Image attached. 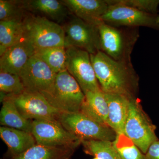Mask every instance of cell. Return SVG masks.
<instances>
[{
  "mask_svg": "<svg viewBox=\"0 0 159 159\" xmlns=\"http://www.w3.org/2000/svg\"><path fill=\"white\" fill-rule=\"evenodd\" d=\"M90 57L99 86L103 93L134 97L138 77L131 62L115 60L101 51L90 54Z\"/></svg>",
  "mask_w": 159,
  "mask_h": 159,
  "instance_id": "cell-1",
  "label": "cell"
},
{
  "mask_svg": "<svg viewBox=\"0 0 159 159\" xmlns=\"http://www.w3.org/2000/svg\"><path fill=\"white\" fill-rule=\"evenodd\" d=\"M98 26L100 51L115 60L131 62V55L140 37L139 28L111 25L102 21Z\"/></svg>",
  "mask_w": 159,
  "mask_h": 159,
  "instance_id": "cell-2",
  "label": "cell"
},
{
  "mask_svg": "<svg viewBox=\"0 0 159 159\" xmlns=\"http://www.w3.org/2000/svg\"><path fill=\"white\" fill-rule=\"evenodd\" d=\"M41 94L61 112H79L85 99L78 83L66 70L58 73L52 87Z\"/></svg>",
  "mask_w": 159,
  "mask_h": 159,
  "instance_id": "cell-3",
  "label": "cell"
},
{
  "mask_svg": "<svg viewBox=\"0 0 159 159\" xmlns=\"http://www.w3.org/2000/svg\"><path fill=\"white\" fill-rule=\"evenodd\" d=\"M24 34L35 50L65 47L62 26L44 16L26 13L23 20Z\"/></svg>",
  "mask_w": 159,
  "mask_h": 159,
  "instance_id": "cell-4",
  "label": "cell"
},
{
  "mask_svg": "<svg viewBox=\"0 0 159 159\" xmlns=\"http://www.w3.org/2000/svg\"><path fill=\"white\" fill-rule=\"evenodd\" d=\"M57 121L81 141L99 140L114 142L117 134L108 125L94 121L80 112H61Z\"/></svg>",
  "mask_w": 159,
  "mask_h": 159,
  "instance_id": "cell-5",
  "label": "cell"
},
{
  "mask_svg": "<svg viewBox=\"0 0 159 159\" xmlns=\"http://www.w3.org/2000/svg\"><path fill=\"white\" fill-rule=\"evenodd\" d=\"M62 26L65 32V48H78L90 54L100 51L98 25L87 22L72 15Z\"/></svg>",
  "mask_w": 159,
  "mask_h": 159,
  "instance_id": "cell-6",
  "label": "cell"
},
{
  "mask_svg": "<svg viewBox=\"0 0 159 159\" xmlns=\"http://www.w3.org/2000/svg\"><path fill=\"white\" fill-rule=\"evenodd\" d=\"M124 134L144 155L150 145L158 140L155 134V126L142 111L134 97L130 99Z\"/></svg>",
  "mask_w": 159,
  "mask_h": 159,
  "instance_id": "cell-7",
  "label": "cell"
},
{
  "mask_svg": "<svg viewBox=\"0 0 159 159\" xmlns=\"http://www.w3.org/2000/svg\"><path fill=\"white\" fill-rule=\"evenodd\" d=\"M65 48L66 69L78 83L84 93L101 90L91 61L90 54L74 47Z\"/></svg>",
  "mask_w": 159,
  "mask_h": 159,
  "instance_id": "cell-8",
  "label": "cell"
},
{
  "mask_svg": "<svg viewBox=\"0 0 159 159\" xmlns=\"http://www.w3.org/2000/svg\"><path fill=\"white\" fill-rule=\"evenodd\" d=\"M110 6L101 20L109 25L121 27H147L159 30V15L139 11L108 0Z\"/></svg>",
  "mask_w": 159,
  "mask_h": 159,
  "instance_id": "cell-9",
  "label": "cell"
},
{
  "mask_svg": "<svg viewBox=\"0 0 159 159\" xmlns=\"http://www.w3.org/2000/svg\"><path fill=\"white\" fill-rule=\"evenodd\" d=\"M31 133L36 144L50 147L76 148L82 142L81 140L67 130L57 120H33Z\"/></svg>",
  "mask_w": 159,
  "mask_h": 159,
  "instance_id": "cell-10",
  "label": "cell"
},
{
  "mask_svg": "<svg viewBox=\"0 0 159 159\" xmlns=\"http://www.w3.org/2000/svg\"><path fill=\"white\" fill-rule=\"evenodd\" d=\"M57 74L34 54L22 69L19 76L25 91L41 93L52 87Z\"/></svg>",
  "mask_w": 159,
  "mask_h": 159,
  "instance_id": "cell-11",
  "label": "cell"
},
{
  "mask_svg": "<svg viewBox=\"0 0 159 159\" xmlns=\"http://www.w3.org/2000/svg\"><path fill=\"white\" fill-rule=\"evenodd\" d=\"M18 110L25 119L33 120H57L61 112L53 107L40 93L25 91L23 93L12 95Z\"/></svg>",
  "mask_w": 159,
  "mask_h": 159,
  "instance_id": "cell-12",
  "label": "cell"
},
{
  "mask_svg": "<svg viewBox=\"0 0 159 159\" xmlns=\"http://www.w3.org/2000/svg\"><path fill=\"white\" fill-rule=\"evenodd\" d=\"M35 51L34 46L24 34L1 56L0 72L19 75Z\"/></svg>",
  "mask_w": 159,
  "mask_h": 159,
  "instance_id": "cell-13",
  "label": "cell"
},
{
  "mask_svg": "<svg viewBox=\"0 0 159 159\" xmlns=\"http://www.w3.org/2000/svg\"><path fill=\"white\" fill-rule=\"evenodd\" d=\"M71 14L87 22L98 25L110 6L108 0H62Z\"/></svg>",
  "mask_w": 159,
  "mask_h": 159,
  "instance_id": "cell-14",
  "label": "cell"
},
{
  "mask_svg": "<svg viewBox=\"0 0 159 159\" xmlns=\"http://www.w3.org/2000/svg\"><path fill=\"white\" fill-rule=\"evenodd\" d=\"M24 10L32 14L44 16L59 24L65 22L71 14L61 1L22 0L19 1Z\"/></svg>",
  "mask_w": 159,
  "mask_h": 159,
  "instance_id": "cell-15",
  "label": "cell"
},
{
  "mask_svg": "<svg viewBox=\"0 0 159 159\" xmlns=\"http://www.w3.org/2000/svg\"><path fill=\"white\" fill-rule=\"evenodd\" d=\"M108 106L107 125L117 134H124L131 98L124 94L105 93Z\"/></svg>",
  "mask_w": 159,
  "mask_h": 159,
  "instance_id": "cell-16",
  "label": "cell"
},
{
  "mask_svg": "<svg viewBox=\"0 0 159 159\" xmlns=\"http://www.w3.org/2000/svg\"><path fill=\"white\" fill-rule=\"evenodd\" d=\"M1 101L2 102L0 112L1 125L31 133L32 120L25 119L21 115L16 106L12 95L2 94Z\"/></svg>",
  "mask_w": 159,
  "mask_h": 159,
  "instance_id": "cell-17",
  "label": "cell"
},
{
  "mask_svg": "<svg viewBox=\"0 0 159 159\" xmlns=\"http://www.w3.org/2000/svg\"><path fill=\"white\" fill-rule=\"evenodd\" d=\"M84 95L85 99L80 112L96 122L107 125L108 106L104 93L100 90Z\"/></svg>",
  "mask_w": 159,
  "mask_h": 159,
  "instance_id": "cell-18",
  "label": "cell"
},
{
  "mask_svg": "<svg viewBox=\"0 0 159 159\" xmlns=\"http://www.w3.org/2000/svg\"><path fill=\"white\" fill-rule=\"evenodd\" d=\"M0 136L12 157L22 153L36 144L32 134L7 126H1Z\"/></svg>",
  "mask_w": 159,
  "mask_h": 159,
  "instance_id": "cell-19",
  "label": "cell"
},
{
  "mask_svg": "<svg viewBox=\"0 0 159 159\" xmlns=\"http://www.w3.org/2000/svg\"><path fill=\"white\" fill-rule=\"evenodd\" d=\"M75 148L50 147L36 144L25 152L12 157V159H70Z\"/></svg>",
  "mask_w": 159,
  "mask_h": 159,
  "instance_id": "cell-20",
  "label": "cell"
},
{
  "mask_svg": "<svg viewBox=\"0 0 159 159\" xmlns=\"http://www.w3.org/2000/svg\"><path fill=\"white\" fill-rule=\"evenodd\" d=\"M23 20L0 21V56L24 35Z\"/></svg>",
  "mask_w": 159,
  "mask_h": 159,
  "instance_id": "cell-21",
  "label": "cell"
},
{
  "mask_svg": "<svg viewBox=\"0 0 159 159\" xmlns=\"http://www.w3.org/2000/svg\"><path fill=\"white\" fill-rule=\"evenodd\" d=\"M34 55L45 62L55 74L66 70V54L65 47H54L35 50Z\"/></svg>",
  "mask_w": 159,
  "mask_h": 159,
  "instance_id": "cell-22",
  "label": "cell"
},
{
  "mask_svg": "<svg viewBox=\"0 0 159 159\" xmlns=\"http://www.w3.org/2000/svg\"><path fill=\"white\" fill-rule=\"evenodd\" d=\"M86 153L99 159H121L113 142L99 140H84L81 142Z\"/></svg>",
  "mask_w": 159,
  "mask_h": 159,
  "instance_id": "cell-23",
  "label": "cell"
},
{
  "mask_svg": "<svg viewBox=\"0 0 159 159\" xmlns=\"http://www.w3.org/2000/svg\"><path fill=\"white\" fill-rule=\"evenodd\" d=\"M113 144L121 159H145V155L124 134H117Z\"/></svg>",
  "mask_w": 159,
  "mask_h": 159,
  "instance_id": "cell-24",
  "label": "cell"
},
{
  "mask_svg": "<svg viewBox=\"0 0 159 159\" xmlns=\"http://www.w3.org/2000/svg\"><path fill=\"white\" fill-rule=\"evenodd\" d=\"M0 90L4 93L14 96L26 90L19 75L3 72H0Z\"/></svg>",
  "mask_w": 159,
  "mask_h": 159,
  "instance_id": "cell-25",
  "label": "cell"
},
{
  "mask_svg": "<svg viewBox=\"0 0 159 159\" xmlns=\"http://www.w3.org/2000/svg\"><path fill=\"white\" fill-rule=\"evenodd\" d=\"M25 12L19 1L0 0V21L23 19Z\"/></svg>",
  "mask_w": 159,
  "mask_h": 159,
  "instance_id": "cell-26",
  "label": "cell"
},
{
  "mask_svg": "<svg viewBox=\"0 0 159 159\" xmlns=\"http://www.w3.org/2000/svg\"><path fill=\"white\" fill-rule=\"evenodd\" d=\"M113 2L147 13L157 14L158 12L159 0H113Z\"/></svg>",
  "mask_w": 159,
  "mask_h": 159,
  "instance_id": "cell-27",
  "label": "cell"
},
{
  "mask_svg": "<svg viewBox=\"0 0 159 159\" xmlns=\"http://www.w3.org/2000/svg\"><path fill=\"white\" fill-rule=\"evenodd\" d=\"M145 159H159V140L153 142L145 154Z\"/></svg>",
  "mask_w": 159,
  "mask_h": 159,
  "instance_id": "cell-28",
  "label": "cell"
},
{
  "mask_svg": "<svg viewBox=\"0 0 159 159\" xmlns=\"http://www.w3.org/2000/svg\"><path fill=\"white\" fill-rule=\"evenodd\" d=\"M99 159L97 158V157H95V158H94V159Z\"/></svg>",
  "mask_w": 159,
  "mask_h": 159,
  "instance_id": "cell-29",
  "label": "cell"
}]
</instances>
